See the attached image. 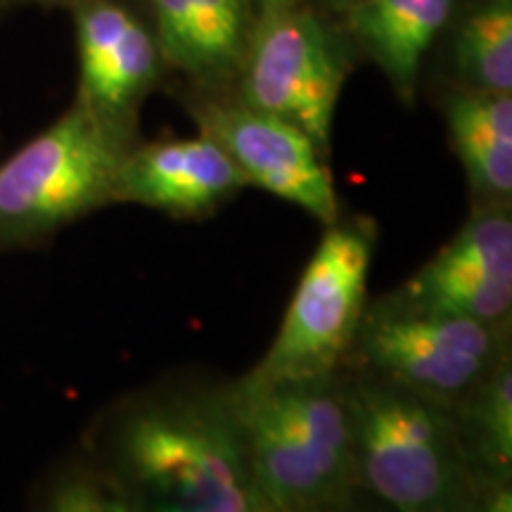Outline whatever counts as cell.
Returning <instances> with one entry per match:
<instances>
[{
    "label": "cell",
    "mask_w": 512,
    "mask_h": 512,
    "mask_svg": "<svg viewBox=\"0 0 512 512\" xmlns=\"http://www.w3.org/2000/svg\"><path fill=\"white\" fill-rule=\"evenodd\" d=\"M126 512H259L233 387L176 377L100 413L86 451Z\"/></svg>",
    "instance_id": "1"
},
{
    "label": "cell",
    "mask_w": 512,
    "mask_h": 512,
    "mask_svg": "<svg viewBox=\"0 0 512 512\" xmlns=\"http://www.w3.org/2000/svg\"><path fill=\"white\" fill-rule=\"evenodd\" d=\"M233 387L256 491L278 512H304L356 489L349 368L309 380Z\"/></svg>",
    "instance_id": "2"
},
{
    "label": "cell",
    "mask_w": 512,
    "mask_h": 512,
    "mask_svg": "<svg viewBox=\"0 0 512 512\" xmlns=\"http://www.w3.org/2000/svg\"><path fill=\"white\" fill-rule=\"evenodd\" d=\"M356 489L389 512H467L475 482L451 408L347 366Z\"/></svg>",
    "instance_id": "3"
},
{
    "label": "cell",
    "mask_w": 512,
    "mask_h": 512,
    "mask_svg": "<svg viewBox=\"0 0 512 512\" xmlns=\"http://www.w3.org/2000/svg\"><path fill=\"white\" fill-rule=\"evenodd\" d=\"M138 140L76 100L0 164V249L36 245L114 204L119 166Z\"/></svg>",
    "instance_id": "4"
},
{
    "label": "cell",
    "mask_w": 512,
    "mask_h": 512,
    "mask_svg": "<svg viewBox=\"0 0 512 512\" xmlns=\"http://www.w3.org/2000/svg\"><path fill=\"white\" fill-rule=\"evenodd\" d=\"M377 228L366 216L325 226L302 271L271 347L242 375L240 387L309 380L347 366L368 309Z\"/></svg>",
    "instance_id": "5"
},
{
    "label": "cell",
    "mask_w": 512,
    "mask_h": 512,
    "mask_svg": "<svg viewBox=\"0 0 512 512\" xmlns=\"http://www.w3.org/2000/svg\"><path fill=\"white\" fill-rule=\"evenodd\" d=\"M349 74V38L306 0L259 12L233 95L299 126L330 157L332 126Z\"/></svg>",
    "instance_id": "6"
},
{
    "label": "cell",
    "mask_w": 512,
    "mask_h": 512,
    "mask_svg": "<svg viewBox=\"0 0 512 512\" xmlns=\"http://www.w3.org/2000/svg\"><path fill=\"white\" fill-rule=\"evenodd\" d=\"M510 347V323L422 316L368 304L347 366L451 408Z\"/></svg>",
    "instance_id": "7"
},
{
    "label": "cell",
    "mask_w": 512,
    "mask_h": 512,
    "mask_svg": "<svg viewBox=\"0 0 512 512\" xmlns=\"http://www.w3.org/2000/svg\"><path fill=\"white\" fill-rule=\"evenodd\" d=\"M380 309L503 325L512 316V204H472L458 233Z\"/></svg>",
    "instance_id": "8"
},
{
    "label": "cell",
    "mask_w": 512,
    "mask_h": 512,
    "mask_svg": "<svg viewBox=\"0 0 512 512\" xmlns=\"http://www.w3.org/2000/svg\"><path fill=\"white\" fill-rule=\"evenodd\" d=\"M188 112L204 136L223 147L247 185L304 209L330 226L339 219V197L330 164L299 126L254 110L228 95L192 93Z\"/></svg>",
    "instance_id": "9"
},
{
    "label": "cell",
    "mask_w": 512,
    "mask_h": 512,
    "mask_svg": "<svg viewBox=\"0 0 512 512\" xmlns=\"http://www.w3.org/2000/svg\"><path fill=\"white\" fill-rule=\"evenodd\" d=\"M74 24L76 100L117 131L138 138L140 107L169 72L150 12L136 0H81L74 5Z\"/></svg>",
    "instance_id": "10"
},
{
    "label": "cell",
    "mask_w": 512,
    "mask_h": 512,
    "mask_svg": "<svg viewBox=\"0 0 512 512\" xmlns=\"http://www.w3.org/2000/svg\"><path fill=\"white\" fill-rule=\"evenodd\" d=\"M249 188L223 147L209 136L138 140L119 166L114 204H140L174 216L204 219Z\"/></svg>",
    "instance_id": "11"
},
{
    "label": "cell",
    "mask_w": 512,
    "mask_h": 512,
    "mask_svg": "<svg viewBox=\"0 0 512 512\" xmlns=\"http://www.w3.org/2000/svg\"><path fill=\"white\" fill-rule=\"evenodd\" d=\"M169 72L190 81L192 93L235 91L259 17L254 0H145Z\"/></svg>",
    "instance_id": "12"
},
{
    "label": "cell",
    "mask_w": 512,
    "mask_h": 512,
    "mask_svg": "<svg viewBox=\"0 0 512 512\" xmlns=\"http://www.w3.org/2000/svg\"><path fill=\"white\" fill-rule=\"evenodd\" d=\"M460 0H363L339 15L351 48L384 74L406 107L415 105L425 57L451 27Z\"/></svg>",
    "instance_id": "13"
},
{
    "label": "cell",
    "mask_w": 512,
    "mask_h": 512,
    "mask_svg": "<svg viewBox=\"0 0 512 512\" xmlns=\"http://www.w3.org/2000/svg\"><path fill=\"white\" fill-rule=\"evenodd\" d=\"M441 110L472 204H512V93L453 86Z\"/></svg>",
    "instance_id": "14"
},
{
    "label": "cell",
    "mask_w": 512,
    "mask_h": 512,
    "mask_svg": "<svg viewBox=\"0 0 512 512\" xmlns=\"http://www.w3.org/2000/svg\"><path fill=\"white\" fill-rule=\"evenodd\" d=\"M475 479H512V349L451 406Z\"/></svg>",
    "instance_id": "15"
},
{
    "label": "cell",
    "mask_w": 512,
    "mask_h": 512,
    "mask_svg": "<svg viewBox=\"0 0 512 512\" xmlns=\"http://www.w3.org/2000/svg\"><path fill=\"white\" fill-rule=\"evenodd\" d=\"M451 24L456 86L512 93V0H472Z\"/></svg>",
    "instance_id": "16"
},
{
    "label": "cell",
    "mask_w": 512,
    "mask_h": 512,
    "mask_svg": "<svg viewBox=\"0 0 512 512\" xmlns=\"http://www.w3.org/2000/svg\"><path fill=\"white\" fill-rule=\"evenodd\" d=\"M31 512H126L86 456L57 465L38 486Z\"/></svg>",
    "instance_id": "17"
},
{
    "label": "cell",
    "mask_w": 512,
    "mask_h": 512,
    "mask_svg": "<svg viewBox=\"0 0 512 512\" xmlns=\"http://www.w3.org/2000/svg\"><path fill=\"white\" fill-rule=\"evenodd\" d=\"M467 512H512V479H477Z\"/></svg>",
    "instance_id": "18"
},
{
    "label": "cell",
    "mask_w": 512,
    "mask_h": 512,
    "mask_svg": "<svg viewBox=\"0 0 512 512\" xmlns=\"http://www.w3.org/2000/svg\"><path fill=\"white\" fill-rule=\"evenodd\" d=\"M304 512H389V510L382 508L380 503H375L373 498L363 494V491L354 489L351 494L337 498V501L323 503L318 505V508H311Z\"/></svg>",
    "instance_id": "19"
},
{
    "label": "cell",
    "mask_w": 512,
    "mask_h": 512,
    "mask_svg": "<svg viewBox=\"0 0 512 512\" xmlns=\"http://www.w3.org/2000/svg\"><path fill=\"white\" fill-rule=\"evenodd\" d=\"M358 3H363V0H323V8L328 10L330 15L339 17V15H344V12H347L349 8H354V5H358Z\"/></svg>",
    "instance_id": "20"
},
{
    "label": "cell",
    "mask_w": 512,
    "mask_h": 512,
    "mask_svg": "<svg viewBox=\"0 0 512 512\" xmlns=\"http://www.w3.org/2000/svg\"><path fill=\"white\" fill-rule=\"evenodd\" d=\"M299 3H306V0H254L256 10H259V12L290 8V5H299Z\"/></svg>",
    "instance_id": "21"
},
{
    "label": "cell",
    "mask_w": 512,
    "mask_h": 512,
    "mask_svg": "<svg viewBox=\"0 0 512 512\" xmlns=\"http://www.w3.org/2000/svg\"><path fill=\"white\" fill-rule=\"evenodd\" d=\"M259 512H278V510H273L271 505H268L264 498H261V505H259Z\"/></svg>",
    "instance_id": "22"
},
{
    "label": "cell",
    "mask_w": 512,
    "mask_h": 512,
    "mask_svg": "<svg viewBox=\"0 0 512 512\" xmlns=\"http://www.w3.org/2000/svg\"><path fill=\"white\" fill-rule=\"evenodd\" d=\"M43 3H69V5H76V3H81V0H43Z\"/></svg>",
    "instance_id": "23"
}]
</instances>
